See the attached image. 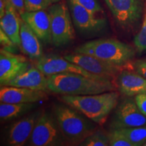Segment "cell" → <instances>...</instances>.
<instances>
[{
  "mask_svg": "<svg viewBox=\"0 0 146 146\" xmlns=\"http://www.w3.org/2000/svg\"><path fill=\"white\" fill-rule=\"evenodd\" d=\"M51 92L67 96H87L115 91L113 82L98 81L76 73H59L47 76Z\"/></svg>",
  "mask_w": 146,
  "mask_h": 146,
  "instance_id": "cell-1",
  "label": "cell"
},
{
  "mask_svg": "<svg viewBox=\"0 0 146 146\" xmlns=\"http://www.w3.org/2000/svg\"><path fill=\"white\" fill-rule=\"evenodd\" d=\"M119 95L116 91H108L87 96L62 95L61 100L66 105L76 109L91 121L103 125L111 112L118 104Z\"/></svg>",
  "mask_w": 146,
  "mask_h": 146,
  "instance_id": "cell-2",
  "label": "cell"
},
{
  "mask_svg": "<svg viewBox=\"0 0 146 146\" xmlns=\"http://www.w3.org/2000/svg\"><path fill=\"white\" fill-rule=\"evenodd\" d=\"M74 53L90 55L123 68L135 55L132 47L115 39H100L88 41L76 47Z\"/></svg>",
  "mask_w": 146,
  "mask_h": 146,
  "instance_id": "cell-3",
  "label": "cell"
},
{
  "mask_svg": "<svg viewBox=\"0 0 146 146\" xmlns=\"http://www.w3.org/2000/svg\"><path fill=\"white\" fill-rule=\"evenodd\" d=\"M72 107L58 105L54 110L55 119L61 134L74 144H81L85 139L96 131L94 121L90 122L88 118L83 117Z\"/></svg>",
  "mask_w": 146,
  "mask_h": 146,
  "instance_id": "cell-4",
  "label": "cell"
},
{
  "mask_svg": "<svg viewBox=\"0 0 146 146\" xmlns=\"http://www.w3.org/2000/svg\"><path fill=\"white\" fill-rule=\"evenodd\" d=\"M48 12L50 17L52 43L56 47L68 44L74 38L69 7L65 2L60 1L50 5Z\"/></svg>",
  "mask_w": 146,
  "mask_h": 146,
  "instance_id": "cell-5",
  "label": "cell"
},
{
  "mask_svg": "<svg viewBox=\"0 0 146 146\" xmlns=\"http://www.w3.org/2000/svg\"><path fill=\"white\" fill-rule=\"evenodd\" d=\"M36 67L47 76L59 73H76L98 81L113 82L112 78L89 72L80 66L55 54L42 56L36 62Z\"/></svg>",
  "mask_w": 146,
  "mask_h": 146,
  "instance_id": "cell-6",
  "label": "cell"
},
{
  "mask_svg": "<svg viewBox=\"0 0 146 146\" xmlns=\"http://www.w3.org/2000/svg\"><path fill=\"white\" fill-rule=\"evenodd\" d=\"M50 114L41 113L30 137L31 145L55 146L62 143L57 123Z\"/></svg>",
  "mask_w": 146,
  "mask_h": 146,
  "instance_id": "cell-7",
  "label": "cell"
},
{
  "mask_svg": "<svg viewBox=\"0 0 146 146\" xmlns=\"http://www.w3.org/2000/svg\"><path fill=\"white\" fill-rule=\"evenodd\" d=\"M116 22L124 29H132L141 17L142 0H105Z\"/></svg>",
  "mask_w": 146,
  "mask_h": 146,
  "instance_id": "cell-8",
  "label": "cell"
},
{
  "mask_svg": "<svg viewBox=\"0 0 146 146\" xmlns=\"http://www.w3.org/2000/svg\"><path fill=\"white\" fill-rule=\"evenodd\" d=\"M145 125H146V116L140 111L135 100L132 98H127L120 102L116 109L110 125L112 129Z\"/></svg>",
  "mask_w": 146,
  "mask_h": 146,
  "instance_id": "cell-9",
  "label": "cell"
},
{
  "mask_svg": "<svg viewBox=\"0 0 146 146\" xmlns=\"http://www.w3.org/2000/svg\"><path fill=\"white\" fill-rule=\"evenodd\" d=\"M64 58L80 66L89 72L111 78H114L118 73L123 70V67L106 62L90 55L74 53L66 55Z\"/></svg>",
  "mask_w": 146,
  "mask_h": 146,
  "instance_id": "cell-10",
  "label": "cell"
},
{
  "mask_svg": "<svg viewBox=\"0 0 146 146\" xmlns=\"http://www.w3.org/2000/svg\"><path fill=\"white\" fill-rule=\"evenodd\" d=\"M68 4L74 25L83 33H96L103 29L106 25L104 18L97 17L75 0H68Z\"/></svg>",
  "mask_w": 146,
  "mask_h": 146,
  "instance_id": "cell-11",
  "label": "cell"
},
{
  "mask_svg": "<svg viewBox=\"0 0 146 146\" xmlns=\"http://www.w3.org/2000/svg\"><path fill=\"white\" fill-rule=\"evenodd\" d=\"M25 56L17 55L1 48L0 50V83L7 85L9 82L29 68Z\"/></svg>",
  "mask_w": 146,
  "mask_h": 146,
  "instance_id": "cell-12",
  "label": "cell"
},
{
  "mask_svg": "<svg viewBox=\"0 0 146 146\" xmlns=\"http://www.w3.org/2000/svg\"><path fill=\"white\" fill-rule=\"evenodd\" d=\"M47 98V92L41 90L4 85L0 89V101L2 103H36Z\"/></svg>",
  "mask_w": 146,
  "mask_h": 146,
  "instance_id": "cell-13",
  "label": "cell"
},
{
  "mask_svg": "<svg viewBox=\"0 0 146 146\" xmlns=\"http://www.w3.org/2000/svg\"><path fill=\"white\" fill-rule=\"evenodd\" d=\"M41 114L40 111H36L12 124L9 129L7 137L9 145L12 146L25 145L31 135L36 120Z\"/></svg>",
  "mask_w": 146,
  "mask_h": 146,
  "instance_id": "cell-14",
  "label": "cell"
},
{
  "mask_svg": "<svg viewBox=\"0 0 146 146\" xmlns=\"http://www.w3.org/2000/svg\"><path fill=\"white\" fill-rule=\"evenodd\" d=\"M21 18L32 29L39 39L45 43H52L51 22L49 12L45 10L25 12Z\"/></svg>",
  "mask_w": 146,
  "mask_h": 146,
  "instance_id": "cell-15",
  "label": "cell"
},
{
  "mask_svg": "<svg viewBox=\"0 0 146 146\" xmlns=\"http://www.w3.org/2000/svg\"><path fill=\"white\" fill-rule=\"evenodd\" d=\"M7 85L41 90L47 93L50 91L47 85V76L37 67L28 68L12 81L9 82Z\"/></svg>",
  "mask_w": 146,
  "mask_h": 146,
  "instance_id": "cell-16",
  "label": "cell"
},
{
  "mask_svg": "<svg viewBox=\"0 0 146 146\" xmlns=\"http://www.w3.org/2000/svg\"><path fill=\"white\" fill-rule=\"evenodd\" d=\"M1 29L10 36L16 45L21 47V26L22 18L10 0H5V12L0 18Z\"/></svg>",
  "mask_w": 146,
  "mask_h": 146,
  "instance_id": "cell-17",
  "label": "cell"
},
{
  "mask_svg": "<svg viewBox=\"0 0 146 146\" xmlns=\"http://www.w3.org/2000/svg\"><path fill=\"white\" fill-rule=\"evenodd\" d=\"M118 87L122 94L129 97L146 93V78L138 73L123 70L118 76Z\"/></svg>",
  "mask_w": 146,
  "mask_h": 146,
  "instance_id": "cell-18",
  "label": "cell"
},
{
  "mask_svg": "<svg viewBox=\"0 0 146 146\" xmlns=\"http://www.w3.org/2000/svg\"><path fill=\"white\" fill-rule=\"evenodd\" d=\"M21 48L23 52L32 59L43 56L40 39L27 23L22 19L21 26Z\"/></svg>",
  "mask_w": 146,
  "mask_h": 146,
  "instance_id": "cell-19",
  "label": "cell"
},
{
  "mask_svg": "<svg viewBox=\"0 0 146 146\" xmlns=\"http://www.w3.org/2000/svg\"><path fill=\"white\" fill-rule=\"evenodd\" d=\"M35 103L8 104H0V118L1 120H10L29 112L34 108Z\"/></svg>",
  "mask_w": 146,
  "mask_h": 146,
  "instance_id": "cell-20",
  "label": "cell"
},
{
  "mask_svg": "<svg viewBox=\"0 0 146 146\" xmlns=\"http://www.w3.org/2000/svg\"><path fill=\"white\" fill-rule=\"evenodd\" d=\"M133 146H141L146 142V125L118 129Z\"/></svg>",
  "mask_w": 146,
  "mask_h": 146,
  "instance_id": "cell-21",
  "label": "cell"
},
{
  "mask_svg": "<svg viewBox=\"0 0 146 146\" xmlns=\"http://www.w3.org/2000/svg\"><path fill=\"white\" fill-rule=\"evenodd\" d=\"M85 146H108L109 145L108 135L102 131L98 130L89 135L80 144Z\"/></svg>",
  "mask_w": 146,
  "mask_h": 146,
  "instance_id": "cell-22",
  "label": "cell"
},
{
  "mask_svg": "<svg viewBox=\"0 0 146 146\" xmlns=\"http://www.w3.org/2000/svg\"><path fill=\"white\" fill-rule=\"evenodd\" d=\"M145 1V12L144 20L139 32L137 34L134 39L135 46L139 53H142L146 51V0Z\"/></svg>",
  "mask_w": 146,
  "mask_h": 146,
  "instance_id": "cell-23",
  "label": "cell"
},
{
  "mask_svg": "<svg viewBox=\"0 0 146 146\" xmlns=\"http://www.w3.org/2000/svg\"><path fill=\"white\" fill-rule=\"evenodd\" d=\"M109 145L110 146H133L127 138L118 129H112L109 133Z\"/></svg>",
  "mask_w": 146,
  "mask_h": 146,
  "instance_id": "cell-24",
  "label": "cell"
},
{
  "mask_svg": "<svg viewBox=\"0 0 146 146\" xmlns=\"http://www.w3.org/2000/svg\"><path fill=\"white\" fill-rule=\"evenodd\" d=\"M25 6L27 12L45 10L50 7L51 3L48 0H24Z\"/></svg>",
  "mask_w": 146,
  "mask_h": 146,
  "instance_id": "cell-25",
  "label": "cell"
},
{
  "mask_svg": "<svg viewBox=\"0 0 146 146\" xmlns=\"http://www.w3.org/2000/svg\"><path fill=\"white\" fill-rule=\"evenodd\" d=\"M75 1L87 8V10H89L95 15L104 12L103 9L99 3L98 0H75Z\"/></svg>",
  "mask_w": 146,
  "mask_h": 146,
  "instance_id": "cell-26",
  "label": "cell"
},
{
  "mask_svg": "<svg viewBox=\"0 0 146 146\" xmlns=\"http://www.w3.org/2000/svg\"><path fill=\"white\" fill-rule=\"evenodd\" d=\"M0 43L3 49L12 53L15 52L17 50V47H18L1 29H0Z\"/></svg>",
  "mask_w": 146,
  "mask_h": 146,
  "instance_id": "cell-27",
  "label": "cell"
},
{
  "mask_svg": "<svg viewBox=\"0 0 146 146\" xmlns=\"http://www.w3.org/2000/svg\"><path fill=\"white\" fill-rule=\"evenodd\" d=\"M135 100L140 111L146 116V93L136 95Z\"/></svg>",
  "mask_w": 146,
  "mask_h": 146,
  "instance_id": "cell-28",
  "label": "cell"
},
{
  "mask_svg": "<svg viewBox=\"0 0 146 146\" xmlns=\"http://www.w3.org/2000/svg\"><path fill=\"white\" fill-rule=\"evenodd\" d=\"M133 67L137 73L146 78V59L136 60L133 64Z\"/></svg>",
  "mask_w": 146,
  "mask_h": 146,
  "instance_id": "cell-29",
  "label": "cell"
},
{
  "mask_svg": "<svg viewBox=\"0 0 146 146\" xmlns=\"http://www.w3.org/2000/svg\"><path fill=\"white\" fill-rule=\"evenodd\" d=\"M12 4L16 9L18 12L20 14H23L24 12H26V9L25 6V1L24 0H10Z\"/></svg>",
  "mask_w": 146,
  "mask_h": 146,
  "instance_id": "cell-30",
  "label": "cell"
},
{
  "mask_svg": "<svg viewBox=\"0 0 146 146\" xmlns=\"http://www.w3.org/2000/svg\"><path fill=\"white\" fill-rule=\"evenodd\" d=\"M5 12V0H0V18L4 16Z\"/></svg>",
  "mask_w": 146,
  "mask_h": 146,
  "instance_id": "cell-31",
  "label": "cell"
},
{
  "mask_svg": "<svg viewBox=\"0 0 146 146\" xmlns=\"http://www.w3.org/2000/svg\"><path fill=\"white\" fill-rule=\"evenodd\" d=\"M48 1L52 4V3H56L59 2V1H61V0H48Z\"/></svg>",
  "mask_w": 146,
  "mask_h": 146,
  "instance_id": "cell-32",
  "label": "cell"
},
{
  "mask_svg": "<svg viewBox=\"0 0 146 146\" xmlns=\"http://www.w3.org/2000/svg\"><path fill=\"white\" fill-rule=\"evenodd\" d=\"M143 146H146V142H145V143H144V144H143Z\"/></svg>",
  "mask_w": 146,
  "mask_h": 146,
  "instance_id": "cell-33",
  "label": "cell"
}]
</instances>
